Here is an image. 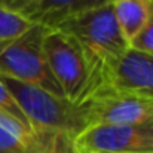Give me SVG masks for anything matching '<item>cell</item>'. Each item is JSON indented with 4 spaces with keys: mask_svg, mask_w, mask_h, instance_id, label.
Returning a JSON list of instances; mask_svg holds the SVG:
<instances>
[{
    "mask_svg": "<svg viewBox=\"0 0 153 153\" xmlns=\"http://www.w3.org/2000/svg\"><path fill=\"white\" fill-rule=\"evenodd\" d=\"M40 0H0V9L24 16Z\"/></svg>",
    "mask_w": 153,
    "mask_h": 153,
    "instance_id": "5bb4252c",
    "label": "cell"
},
{
    "mask_svg": "<svg viewBox=\"0 0 153 153\" xmlns=\"http://www.w3.org/2000/svg\"><path fill=\"white\" fill-rule=\"evenodd\" d=\"M0 79L12 92L36 131L61 134L76 140V137L86 129L82 108L77 102H71L39 86L27 85L10 77L0 76Z\"/></svg>",
    "mask_w": 153,
    "mask_h": 153,
    "instance_id": "7a4b0ae2",
    "label": "cell"
},
{
    "mask_svg": "<svg viewBox=\"0 0 153 153\" xmlns=\"http://www.w3.org/2000/svg\"><path fill=\"white\" fill-rule=\"evenodd\" d=\"M74 144L79 153H153V122L88 126Z\"/></svg>",
    "mask_w": 153,
    "mask_h": 153,
    "instance_id": "5b68a950",
    "label": "cell"
},
{
    "mask_svg": "<svg viewBox=\"0 0 153 153\" xmlns=\"http://www.w3.org/2000/svg\"><path fill=\"white\" fill-rule=\"evenodd\" d=\"M43 52L48 67L64 97L79 104L86 95L89 76L77 43L61 30L51 28L43 39Z\"/></svg>",
    "mask_w": 153,
    "mask_h": 153,
    "instance_id": "277c9868",
    "label": "cell"
},
{
    "mask_svg": "<svg viewBox=\"0 0 153 153\" xmlns=\"http://www.w3.org/2000/svg\"><path fill=\"white\" fill-rule=\"evenodd\" d=\"M111 7L120 33L129 45L149 21L153 12V0H113Z\"/></svg>",
    "mask_w": 153,
    "mask_h": 153,
    "instance_id": "30bf717a",
    "label": "cell"
},
{
    "mask_svg": "<svg viewBox=\"0 0 153 153\" xmlns=\"http://www.w3.org/2000/svg\"><path fill=\"white\" fill-rule=\"evenodd\" d=\"M55 28L68 34L82 51L89 83L80 102L86 101L104 86L113 64L129 51V45L116 22L111 3L68 18Z\"/></svg>",
    "mask_w": 153,
    "mask_h": 153,
    "instance_id": "6da1fadb",
    "label": "cell"
},
{
    "mask_svg": "<svg viewBox=\"0 0 153 153\" xmlns=\"http://www.w3.org/2000/svg\"><path fill=\"white\" fill-rule=\"evenodd\" d=\"M111 1L113 0H40L24 15V18H27L31 24H39L51 30L68 18Z\"/></svg>",
    "mask_w": 153,
    "mask_h": 153,
    "instance_id": "9c48e42d",
    "label": "cell"
},
{
    "mask_svg": "<svg viewBox=\"0 0 153 153\" xmlns=\"http://www.w3.org/2000/svg\"><path fill=\"white\" fill-rule=\"evenodd\" d=\"M48 30L43 25L33 24L21 36L0 43V76L64 97L48 67L43 52V39Z\"/></svg>",
    "mask_w": 153,
    "mask_h": 153,
    "instance_id": "3957f363",
    "label": "cell"
},
{
    "mask_svg": "<svg viewBox=\"0 0 153 153\" xmlns=\"http://www.w3.org/2000/svg\"><path fill=\"white\" fill-rule=\"evenodd\" d=\"M129 49L153 58V12L141 31L129 42Z\"/></svg>",
    "mask_w": 153,
    "mask_h": 153,
    "instance_id": "4fadbf2b",
    "label": "cell"
},
{
    "mask_svg": "<svg viewBox=\"0 0 153 153\" xmlns=\"http://www.w3.org/2000/svg\"><path fill=\"white\" fill-rule=\"evenodd\" d=\"M88 126L153 122V100L135 94L104 91L79 104Z\"/></svg>",
    "mask_w": 153,
    "mask_h": 153,
    "instance_id": "8992f818",
    "label": "cell"
},
{
    "mask_svg": "<svg viewBox=\"0 0 153 153\" xmlns=\"http://www.w3.org/2000/svg\"><path fill=\"white\" fill-rule=\"evenodd\" d=\"M68 138L30 129L0 113V153H58Z\"/></svg>",
    "mask_w": 153,
    "mask_h": 153,
    "instance_id": "ba28073f",
    "label": "cell"
},
{
    "mask_svg": "<svg viewBox=\"0 0 153 153\" xmlns=\"http://www.w3.org/2000/svg\"><path fill=\"white\" fill-rule=\"evenodd\" d=\"M0 113L4 114V116H9V117L15 119L16 122H19L21 125H24V126H27L30 129H34L31 126V123L28 122L27 116L24 114L22 108L16 102L15 97L12 95V92L7 89V86L3 83L1 79H0Z\"/></svg>",
    "mask_w": 153,
    "mask_h": 153,
    "instance_id": "7c38bea8",
    "label": "cell"
},
{
    "mask_svg": "<svg viewBox=\"0 0 153 153\" xmlns=\"http://www.w3.org/2000/svg\"><path fill=\"white\" fill-rule=\"evenodd\" d=\"M104 91L135 94L153 100V58L129 49L113 64L104 86L97 94Z\"/></svg>",
    "mask_w": 153,
    "mask_h": 153,
    "instance_id": "52a82bcc",
    "label": "cell"
},
{
    "mask_svg": "<svg viewBox=\"0 0 153 153\" xmlns=\"http://www.w3.org/2000/svg\"><path fill=\"white\" fill-rule=\"evenodd\" d=\"M31 25L33 24L22 15H16L0 9V43L21 36Z\"/></svg>",
    "mask_w": 153,
    "mask_h": 153,
    "instance_id": "8fae6325",
    "label": "cell"
}]
</instances>
